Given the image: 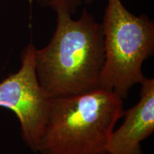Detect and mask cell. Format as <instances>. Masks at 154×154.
<instances>
[{
  "label": "cell",
  "mask_w": 154,
  "mask_h": 154,
  "mask_svg": "<svg viewBox=\"0 0 154 154\" xmlns=\"http://www.w3.org/2000/svg\"><path fill=\"white\" fill-rule=\"evenodd\" d=\"M57 26L46 47L36 48L35 70L51 99L79 95L100 88L105 60L102 24L85 8L76 20L64 7H57Z\"/></svg>",
  "instance_id": "6da1fadb"
},
{
  "label": "cell",
  "mask_w": 154,
  "mask_h": 154,
  "mask_svg": "<svg viewBox=\"0 0 154 154\" xmlns=\"http://www.w3.org/2000/svg\"><path fill=\"white\" fill-rule=\"evenodd\" d=\"M123 99L103 88L51 99L38 152L42 154H108Z\"/></svg>",
  "instance_id": "7a4b0ae2"
},
{
  "label": "cell",
  "mask_w": 154,
  "mask_h": 154,
  "mask_svg": "<svg viewBox=\"0 0 154 154\" xmlns=\"http://www.w3.org/2000/svg\"><path fill=\"white\" fill-rule=\"evenodd\" d=\"M105 60L100 88L122 99L136 84L145 79L143 61L154 52V24L145 14L136 16L121 0H108L102 23Z\"/></svg>",
  "instance_id": "3957f363"
},
{
  "label": "cell",
  "mask_w": 154,
  "mask_h": 154,
  "mask_svg": "<svg viewBox=\"0 0 154 154\" xmlns=\"http://www.w3.org/2000/svg\"><path fill=\"white\" fill-rule=\"evenodd\" d=\"M35 50L33 44H29L21 54L20 69L0 82V107L15 113L20 123L24 143L36 153L51 99L37 79Z\"/></svg>",
  "instance_id": "277c9868"
},
{
  "label": "cell",
  "mask_w": 154,
  "mask_h": 154,
  "mask_svg": "<svg viewBox=\"0 0 154 154\" xmlns=\"http://www.w3.org/2000/svg\"><path fill=\"white\" fill-rule=\"evenodd\" d=\"M137 104L124 111V124L111 134L108 154H143L140 143L154 131V80L145 78Z\"/></svg>",
  "instance_id": "5b68a950"
},
{
  "label": "cell",
  "mask_w": 154,
  "mask_h": 154,
  "mask_svg": "<svg viewBox=\"0 0 154 154\" xmlns=\"http://www.w3.org/2000/svg\"><path fill=\"white\" fill-rule=\"evenodd\" d=\"M96 0H36L42 7H50L54 10L57 7H64L72 14H76L79 7L93 4Z\"/></svg>",
  "instance_id": "8992f818"
}]
</instances>
